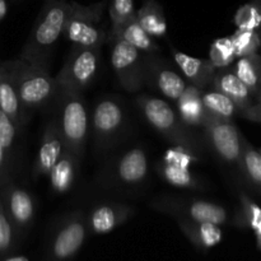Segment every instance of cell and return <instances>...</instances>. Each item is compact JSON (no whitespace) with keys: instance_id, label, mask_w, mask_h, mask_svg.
Here are the masks:
<instances>
[{"instance_id":"37","label":"cell","mask_w":261,"mask_h":261,"mask_svg":"<svg viewBox=\"0 0 261 261\" xmlns=\"http://www.w3.org/2000/svg\"><path fill=\"white\" fill-rule=\"evenodd\" d=\"M12 180L10 175V161L8 153L0 145V186Z\"/></svg>"},{"instance_id":"16","label":"cell","mask_w":261,"mask_h":261,"mask_svg":"<svg viewBox=\"0 0 261 261\" xmlns=\"http://www.w3.org/2000/svg\"><path fill=\"white\" fill-rule=\"evenodd\" d=\"M134 214L132 206L122 203H99L87 216L88 229L94 234H106L114 231Z\"/></svg>"},{"instance_id":"39","label":"cell","mask_w":261,"mask_h":261,"mask_svg":"<svg viewBox=\"0 0 261 261\" xmlns=\"http://www.w3.org/2000/svg\"><path fill=\"white\" fill-rule=\"evenodd\" d=\"M0 261H30L28 257L22 256V255H18V256H9V257H5V259L0 260Z\"/></svg>"},{"instance_id":"40","label":"cell","mask_w":261,"mask_h":261,"mask_svg":"<svg viewBox=\"0 0 261 261\" xmlns=\"http://www.w3.org/2000/svg\"><path fill=\"white\" fill-rule=\"evenodd\" d=\"M0 63H2V61H0Z\"/></svg>"},{"instance_id":"19","label":"cell","mask_w":261,"mask_h":261,"mask_svg":"<svg viewBox=\"0 0 261 261\" xmlns=\"http://www.w3.org/2000/svg\"><path fill=\"white\" fill-rule=\"evenodd\" d=\"M173 60L182 71L184 78L190 82L191 86L204 89L213 81L217 68L211 60L201 58H194L185 53L172 48Z\"/></svg>"},{"instance_id":"5","label":"cell","mask_w":261,"mask_h":261,"mask_svg":"<svg viewBox=\"0 0 261 261\" xmlns=\"http://www.w3.org/2000/svg\"><path fill=\"white\" fill-rule=\"evenodd\" d=\"M105 3L93 5H81L71 3L70 13L64 27V38L79 47L101 48L109 41L103 28L101 27Z\"/></svg>"},{"instance_id":"11","label":"cell","mask_w":261,"mask_h":261,"mask_svg":"<svg viewBox=\"0 0 261 261\" xmlns=\"http://www.w3.org/2000/svg\"><path fill=\"white\" fill-rule=\"evenodd\" d=\"M204 127V142L212 152L229 167L239 170L241 137L232 120H223L209 114Z\"/></svg>"},{"instance_id":"33","label":"cell","mask_w":261,"mask_h":261,"mask_svg":"<svg viewBox=\"0 0 261 261\" xmlns=\"http://www.w3.org/2000/svg\"><path fill=\"white\" fill-rule=\"evenodd\" d=\"M109 13L112 23L111 31L116 30L119 25L124 24L125 22L135 17L134 3L133 0H111Z\"/></svg>"},{"instance_id":"10","label":"cell","mask_w":261,"mask_h":261,"mask_svg":"<svg viewBox=\"0 0 261 261\" xmlns=\"http://www.w3.org/2000/svg\"><path fill=\"white\" fill-rule=\"evenodd\" d=\"M126 125V112L121 101L115 97H103L96 102L91 119L92 134L99 150L112 147Z\"/></svg>"},{"instance_id":"2","label":"cell","mask_w":261,"mask_h":261,"mask_svg":"<svg viewBox=\"0 0 261 261\" xmlns=\"http://www.w3.org/2000/svg\"><path fill=\"white\" fill-rule=\"evenodd\" d=\"M137 105L148 124L173 145L186 148L200 157L205 150V142L191 126L182 121L178 112L165 99L147 94L138 97Z\"/></svg>"},{"instance_id":"15","label":"cell","mask_w":261,"mask_h":261,"mask_svg":"<svg viewBox=\"0 0 261 261\" xmlns=\"http://www.w3.org/2000/svg\"><path fill=\"white\" fill-rule=\"evenodd\" d=\"M15 71H17V59L0 63V110L8 115L20 130L24 126L27 120L20 106L17 82H15Z\"/></svg>"},{"instance_id":"27","label":"cell","mask_w":261,"mask_h":261,"mask_svg":"<svg viewBox=\"0 0 261 261\" xmlns=\"http://www.w3.org/2000/svg\"><path fill=\"white\" fill-rule=\"evenodd\" d=\"M135 18L140 27L152 37H163L167 32V22L163 9L155 0H147L138 12Z\"/></svg>"},{"instance_id":"17","label":"cell","mask_w":261,"mask_h":261,"mask_svg":"<svg viewBox=\"0 0 261 261\" xmlns=\"http://www.w3.org/2000/svg\"><path fill=\"white\" fill-rule=\"evenodd\" d=\"M64 143L59 132L56 120H53L47 124L42 138H41L40 147H38L37 155L32 168V176L35 180L47 176L53 166L58 162L60 155L63 154Z\"/></svg>"},{"instance_id":"6","label":"cell","mask_w":261,"mask_h":261,"mask_svg":"<svg viewBox=\"0 0 261 261\" xmlns=\"http://www.w3.org/2000/svg\"><path fill=\"white\" fill-rule=\"evenodd\" d=\"M152 206L161 213L189 222H209L222 224L229 223L228 211L221 204L199 198L181 196H161L152 201Z\"/></svg>"},{"instance_id":"14","label":"cell","mask_w":261,"mask_h":261,"mask_svg":"<svg viewBox=\"0 0 261 261\" xmlns=\"http://www.w3.org/2000/svg\"><path fill=\"white\" fill-rule=\"evenodd\" d=\"M0 199L17 231H25L32 226L36 216V201L27 190L9 180L0 186Z\"/></svg>"},{"instance_id":"23","label":"cell","mask_w":261,"mask_h":261,"mask_svg":"<svg viewBox=\"0 0 261 261\" xmlns=\"http://www.w3.org/2000/svg\"><path fill=\"white\" fill-rule=\"evenodd\" d=\"M79 162L81 160L76 155L64 149L63 154L60 155L58 162L53 166L47 175L54 193L64 194L70 190L74 180H75Z\"/></svg>"},{"instance_id":"7","label":"cell","mask_w":261,"mask_h":261,"mask_svg":"<svg viewBox=\"0 0 261 261\" xmlns=\"http://www.w3.org/2000/svg\"><path fill=\"white\" fill-rule=\"evenodd\" d=\"M149 173V160L143 148H130L115 157L99 176L106 188L132 189L145 182Z\"/></svg>"},{"instance_id":"12","label":"cell","mask_w":261,"mask_h":261,"mask_svg":"<svg viewBox=\"0 0 261 261\" xmlns=\"http://www.w3.org/2000/svg\"><path fill=\"white\" fill-rule=\"evenodd\" d=\"M112 42L111 65L122 88L127 92H137L145 83L144 53L133 47L122 40Z\"/></svg>"},{"instance_id":"4","label":"cell","mask_w":261,"mask_h":261,"mask_svg":"<svg viewBox=\"0 0 261 261\" xmlns=\"http://www.w3.org/2000/svg\"><path fill=\"white\" fill-rule=\"evenodd\" d=\"M15 82L20 106L27 121L35 110L47 103L54 94L59 92L56 79L51 76L47 68L32 65L20 59H17Z\"/></svg>"},{"instance_id":"26","label":"cell","mask_w":261,"mask_h":261,"mask_svg":"<svg viewBox=\"0 0 261 261\" xmlns=\"http://www.w3.org/2000/svg\"><path fill=\"white\" fill-rule=\"evenodd\" d=\"M237 78L249 88L255 98L260 99L261 92V59L256 54L240 56L233 68Z\"/></svg>"},{"instance_id":"18","label":"cell","mask_w":261,"mask_h":261,"mask_svg":"<svg viewBox=\"0 0 261 261\" xmlns=\"http://www.w3.org/2000/svg\"><path fill=\"white\" fill-rule=\"evenodd\" d=\"M211 84L214 91L226 94L234 102V105L237 106V115L251 103L260 101V99L255 98L249 88L237 78L231 66L217 69Z\"/></svg>"},{"instance_id":"20","label":"cell","mask_w":261,"mask_h":261,"mask_svg":"<svg viewBox=\"0 0 261 261\" xmlns=\"http://www.w3.org/2000/svg\"><path fill=\"white\" fill-rule=\"evenodd\" d=\"M203 89L194 86H186L181 96L176 99L180 117L189 126H203L209 116L201 99Z\"/></svg>"},{"instance_id":"38","label":"cell","mask_w":261,"mask_h":261,"mask_svg":"<svg viewBox=\"0 0 261 261\" xmlns=\"http://www.w3.org/2000/svg\"><path fill=\"white\" fill-rule=\"evenodd\" d=\"M239 115L241 117H244L245 120H249L252 122H260L261 120V105L260 101L254 102L250 106H247L246 109H244L242 111L239 112Z\"/></svg>"},{"instance_id":"34","label":"cell","mask_w":261,"mask_h":261,"mask_svg":"<svg viewBox=\"0 0 261 261\" xmlns=\"http://www.w3.org/2000/svg\"><path fill=\"white\" fill-rule=\"evenodd\" d=\"M163 162L171 163V165L178 166V167L190 168L193 163L200 162V157L191 150L186 149V148L175 145L173 148L167 149V152L165 153Z\"/></svg>"},{"instance_id":"25","label":"cell","mask_w":261,"mask_h":261,"mask_svg":"<svg viewBox=\"0 0 261 261\" xmlns=\"http://www.w3.org/2000/svg\"><path fill=\"white\" fill-rule=\"evenodd\" d=\"M240 211L233 218V223L240 228L251 229L256 239L257 249H261V209L256 201L245 191H240Z\"/></svg>"},{"instance_id":"29","label":"cell","mask_w":261,"mask_h":261,"mask_svg":"<svg viewBox=\"0 0 261 261\" xmlns=\"http://www.w3.org/2000/svg\"><path fill=\"white\" fill-rule=\"evenodd\" d=\"M201 99L206 111L213 116L223 120H232L237 115V106L234 102L221 92H203Z\"/></svg>"},{"instance_id":"24","label":"cell","mask_w":261,"mask_h":261,"mask_svg":"<svg viewBox=\"0 0 261 261\" xmlns=\"http://www.w3.org/2000/svg\"><path fill=\"white\" fill-rule=\"evenodd\" d=\"M109 40H122L144 54H153L160 51V47L154 42L152 36L148 35L140 27L135 17L125 22L124 24L119 25L116 30H112L109 35Z\"/></svg>"},{"instance_id":"21","label":"cell","mask_w":261,"mask_h":261,"mask_svg":"<svg viewBox=\"0 0 261 261\" xmlns=\"http://www.w3.org/2000/svg\"><path fill=\"white\" fill-rule=\"evenodd\" d=\"M178 227L191 244L199 250H209L223 240L221 226L209 222H189L177 219Z\"/></svg>"},{"instance_id":"28","label":"cell","mask_w":261,"mask_h":261,"mask_svg":"<svg viewBox=\"0 0 261 261\" xmlns=\"http://www.w3.org/2000/svg\"><path fill=\"white\" fill-rule=\"evenodd\" d=\"M157 172L166 182L175 188L181 189H193V190H200L203 189V184L196 176L191 172L190 168L178 167V166L171 165L167 162H161L157 165Z\"/></svg>"},{"instance_id":"32","label":"cell","mask_w":261,"mask_h":261,"mask_svg":"<svg viewBox=\"0 0 261 261\" xmlns=\"http://www.w3.org/2000/svg\"><path fill=\"white\" fill-rule=\"evenodd\" d=\"M233 58H236V56H234V50L231 38H221V40H217L212 45L211 61L217 69L229 66Z\"/></svg>"},{"instance_id":"9","label":"cell","mask_w":261,"mask_h":261,"mask_svg":"<svg viewBox=\"0 0 261 261\" xmlns=\"http://www.w3.org/2000/svg\"><path fill=\"white\" fill-rule=\"evenodd\" d=\"M99 68V48L74 46L56 75L59 89L82 92L94 81Z\"/></svg>"},{"instance_id":"3","label":"cell","mask_w":261,"mask_h":261,"mask_svg":"<svg viewBox=\"0 0 261 261\" xmlns=\"http://www.w3.org/2000/svg\"><path fill=\"white\" fill-rule=\"evenodd\" d=\"M60 109L56 120L64 147L82 160L86 152L89 132V115L83 96L79 92L59 89Z\"/></svg>"},{"instance_id":"22","label":"cell","mask_w":261,"mask_h":261,"mask_svg":"<svg viewBox=\"0 0 261 261\" xmlns=\"http://www.w3.org/2000/svg\"><path fill=\"white\" fill-rule=\"evenodd\" d=\"M237 172L251 190L259 194L261 188V154L244 135L241 137V155Z\"/></svg>"},{"instance_id":"30","label":"cell","mask_w":261,"mask_h":261,"mask_svg":"<svg viewBox=\"0 0 261 261\" xmlns=\"http://www.w3.org/2000/svg\"><path fill=\"white\" fill-rule=\"evenodd\" d=\"M232 45H233L234 56L250 55L256 54L260 46V37L257 31L251 30H239L231 37Z\"/></svg>"},{"instance_id":"36","label":"cell","mask_w":261,"mask_h":261,"mask_svg":"<svg viewBox=\"0 0 261 261\" xmlns=\"http://www.w3.org/2000/svg\"><path fill=\"white\" fill-rule=\"evenodd\" d=\"M236 24L239 30L257 31L260 25V13L257 7L254 5L242 7L236 15Z\"/></svg>"},{"instance_id":"13","label":"cell","mask_w":261,"mask_h":261,"mask_svg":"<svg viewBox=\"0 0 261 261\" xmlns=\"http://www.w3.org/2000/svg\"><path fill=\"white\" fill-rule=\"evenodd\" d=\"M144 71L145 82L171 101H176L185 89V78L157 53L144 54Z\"/></svg>"},{"instance_id":"1","label":"cell","mask_w":261,"mask_h":261,"mask_svg":"<svg viewBox=\"0 0 261 261\" xmlns=\"http://www.w3.org/2000/svg\"><path fill=\"white\" fill-rule=\"evenodd\" d=\"M70 8L71 3L65 0H50L36 20L18 59L48 69L54 48L63 36Z\"/></svg>"},{"instance_id":"35","label":"cell","mask_w":261,"mask_h":261,"mask_svg":"<svg viewBox=\"0 0 261 261\" xmlns=\"http://www.w3.org/2000/svg\"><path fill=\"white\" fill-rule=\"evenodd\" d=\"M18 133H19V129H18L17 125L10 120L8 115H5L0 110V145L8 153L9 157Z\"/></svg>"},{"instance_id":"31","label":"cell","mask_w":261,"mask_h":261,"mask_svg":"<svg viewBox=\"0 0 261 261\" xmlns=\"http://www.w3.org/2000/svg\"><path fill=\"white\" fill-rule=\"evenodd\" d=\"M17 244V229L10 222L0 199V256H7Z\"/></svg>"},{"instance_id":"8","label":"cell","mask_w":261,"mask_h":261,"mask_svg":"<svg viewBox=\"0 0 261 261\" xmlns=\"http://www.w3.org/2000/svg\"><path fill=\"white\" fill-rule=\"evenodd\" d=\"M88 232L87 216L83 211H75L66 216L51 236L46 261L73 260L86 242Z\"/></svg>"}]
</instances>
